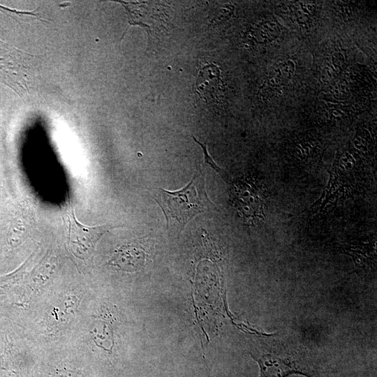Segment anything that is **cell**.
Segmentation results:
<instances>
[{
    "label": "cell",
    "mask_w": 377,
    "mask_h": 377,
    "mask_svg": "<svg viewBox=\"0 0 377 377\" xmlns=\"http://www.w3.org/2000/svg\"><path fill=\"white\" fill-rule=\"evenodd\" d=\"M154 198L165 216L167 226L175 221L182 229L190 220L207 212L213 205L207 195L204 175L200 170L182 189L168 191L159 188Z\"/></svg>",
    "instance_id": "obj_1"
},
{
    "label": "cell",
    "mask_w": 377,
    "mask_h": 377,
    "mask_svg": "<svg viewBox=\"0 0 377 377\" xmlns=\"http://www.w3.org/2000/svg\"><path fill=\"white\" fill-rule=\"evenodd\" d=\"M52 377H81L76 371L67 369L57 370Z\"/></svg>",
    "instance_id": "obj_8"
},
{
    "label": "cell",
    "mask_w": 377,
    "mask_h": 377,
    "mask_svg": "<svg viewBox=\"0 0 377 377\" xmlns=\"http://www.w3.org/2000/svg\"><path fill=\"white\" fill-rule=\"evenodd\" d=\"M222 87L221 71L216 65L209 64L199 71L195 91L205 103L216 100Z\"/></svg>",
    "instance_id": "obj_5"
},
{
    "label": "cell",
    "mask_w": 377,
    "mask_h": 377,
    "mask_svg": "<svg viewBox=\"0 0 377 377\" xmlns=\"http://www.w3.org/2000/svg\"><path fill=\"white\" fill-rule=\"evenodd\" d=\"M90 334L96 345L105 350L111 351L113 335L111 326L105 322H96L90 329Z\"/></svg>",
    "instance_id": "obj_6"
},
{
    "label": "cell",
    "mask_w": 377,
    "mask_h": 377,
    "mask_svg": "<svg viewBox=\"0 0 377 377\" xmlns=\"http://www.w3.org/2000/svg\"><path fill=\"white\" fill-rule=\"evenodd\" d=\"M251 355L260 365V377H287L293 374L320 377L308 361L294 355L262 353Z\"/></svg>",
    "instance_id": "obj_3"
},
{
    "label": "cell",
    "mask_w": 377,
    "mask_h": 377,
    "mask_svg": "<svg viewBox=\"0 0 377 377\" xmlns=\"http://www.w3.org/2000/svg\"><path fill=\"white\" fill-rule=\"evenodd\" d=\"M66 215L68 222L67 244L71 253L81 259H86L94 253L96 243L105 233L119 227L110 223L96 226L83 225L77 220L73 209Z\"/></svg>",
    "instance_id": "obj_4"
},
{
    "label": "cell",
    "mask_w": 377,
    "mask_h": 377,
    "mask_svg": "<svg viewBox=\"0 0 377 377\" xmlns=\"http://www.w3.org/2000/svg\"><path fill=\"white\" fill-rule=\"evenodd\" d=\"M193 140H195L199 145H200L202 148L204 156H205V161L207 164L209 165L216 172H217L220 175L223 176V172L221 168H219L216 163L213 161L212 156L209 154L207 149V145L206 144H203L199 141H198L194 137Z\"/></svg>",
    "instance_id": "obj_7"
},
{
    "label": "cell",
    "mask_w": 377,
    "mask_h": 377,
    "mask_svg": "<svg viewBox=\"0 0 377 377\" xmlns=\"http://www.w3.org/2000/svg\"><path fill=\"white\" fill-rule=\"evenodd\" d=\"M37 59L36 55L0 40V82L12 88L24 99L30 92Z\"/></svg>",
    "instance_id": "obj_2"
}]
</instances>
